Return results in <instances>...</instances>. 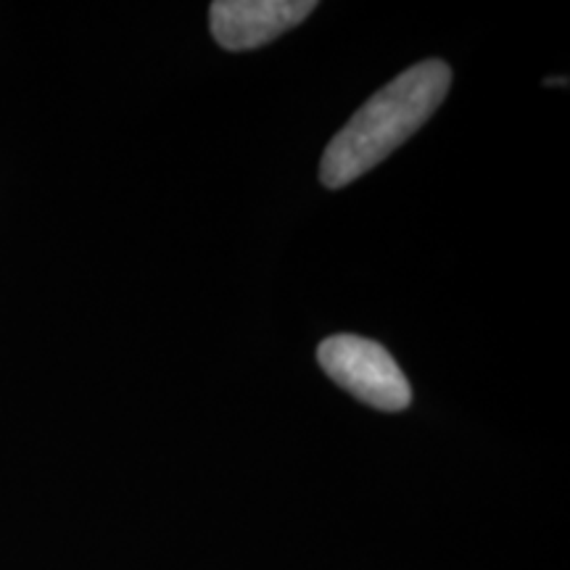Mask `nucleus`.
Segmentation results:
<instances>
[{"label": "nucleus", "instance_id": "obj_1", "mask_svg": "<svg viewBox=\"0 0 570 570\" xmlns=\"http://www.w3.org/2000/svg\"><path fill=\"white\" fill-rule=\"evenodd\" d=\"M452 85L446 61L428 59L391 80L341 127L320 161L325 188H344L410 140L436 114Z\"/></svg>", "mask_w": 570, "mask_h": 570}, {"label": "nucleus", "instance_id": "obj_2", "mask_svg": "<svg viewBox=\"0 0 570 570\" xmlns=\"http://www.w3.org/2000/svg\"><path fill=\"white\" fill-rule=\"evenodd\" d=\"M317 362L331 381L381 412H402L412 404L410 381L377 341L338 333L317 348Z\"/></svg>", "mask_w": 570, "mask_h": 570}, {"label": "nucleus", "instance_id": "obj_3", "mask_svg": "<svg viewBox=\"0 0 570 570\" xmlns=\"http://www.w3.org/2000/svg\"><path fill=\"white\" fill-rule=\"evenodd\" d=\"M315 9V0H217L209 24L225 51H254L294 30Z\"/></svg>", "mask_w": 570, "mask_h": 570}, {"label": "nucleus", "instance_id": "obj_4", "mask_svg": "<svg viewBox=\"0 0 570 570\" xmlns=\"http://www.w3.org/2000/svg\"><path fill=\"white\" fill-rule=\"evenodd\" d=\"M544 85H562V88H568V77H547Z\"/></svg>", "mask_w": 570, "mask_h": 570}]
</instances>
